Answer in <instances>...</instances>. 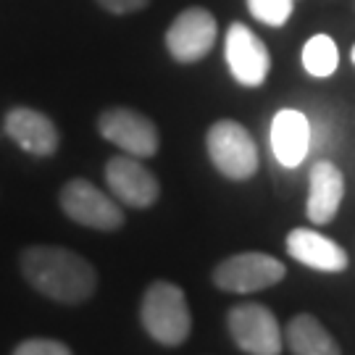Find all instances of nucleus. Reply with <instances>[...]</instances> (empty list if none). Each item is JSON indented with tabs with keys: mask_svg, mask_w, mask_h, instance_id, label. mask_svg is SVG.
<instances>
[{
	"mask_svg": "<svg viewBox=\"0 0 355 355\" xmlns=\"http://www.w3.org/2000/svg\"><path fill=\"white\" fill-rule=\"evenodd\" d=\"M350 58H353V64H355V45H353V53H350Z\"/></svg>",
	"mask_w": 355,
	"mask_h": 355,
	"instance_id": "20",
	"label": "nucleus"
},
{
	"mask_svg": "<svg viewBox=\"0 0 355 355\" xmlns=\"http://www.w3.org/2000/svg\"><path fill=\"white\" fill-rule=\"evenodd\" d=\"M300 61H303V69L311 76L327 79V76L334 74L337 66H340V48H337V42H334L329 35H313V37L303 45Z\"/></svg>",
	"mask_w": 355,
	"mask_h": 355,
	"instance_id": "16",
	"label": "nucleus"
},
{
	"mask_svg": "<svg viewBox=\"0 0 355 355\" xmlns=\"http://www.w3.org/2000/svg\"><path fill=\"white\" fill-rule=\"evenodd\" d=\"M287 345L292 355H343L329 329L311 313H297L287 324Z\"/></svg>",
	"mask_w": 355,
	"mask_h": 355,
	"instance_id": "15",
	"label": "nucleus"
},
{
	"mask_svg": "<svg viewBox=\"0 0 355 355\" xmlns=\"http://www.w3.org/2000/svg\"><path fill=\"white\" fill-rule=\"evenodd\" d=\"M248 11L266 26H284L290 21L295 0H245Z\"/></svg>",
	"mask_w": 355,
	"mask_h": 355,
	"instance_id": "17",
	"label": "nucleus"
},
{
	"mask_svg": "<svg viewBox=\"0 0 355 355\" xmlns=\"http://www.w3.org/2000/svg\"><path fill=\"white\" fill-rule=\"evenodd\" d=\"M13 355H74L71 347L58 340H45V337H35V340H26L21 343Z\"/></svg>",
	"mask_w": 355,
	"mask_h": 355,
	"instance_id": "18",
	"label": "nucleus"
},
{
	"mask_svg": "<svg viewBox=\"0 0 355 355\" xmlns=\"http://www.w3.org/2000/svg\"><path fill=\"white\" fill-rule=\"evenodd\" d=\"M313 129L303 111L297 108H282L271 121V150L274 158L284 168H295L305 161L311 150Z\"/></svg>",
	"mask_w": 355,
	"mask_h": 355,
	"instance_id": "12",
	"label": "nucleus"
},
{
	"mask_svg": "<svg viewBox=\"0 0 355 355\" xmlns=\"http://www.w3.org/2000/svg\"><path fill=\"white\" fill-rule=\"evenodd\" d=\"M140 318L145 331L166 347L182 345L192 331V316L184 290L171 282H153L145 290Z\"/></svg>",
	"mask_w": 355,
	"mask_h": 355,
	"instance_id": "2",
	"label": "nucleus"
},
{
	"mask_svg": "<svg viewBox=\"0 0 355 355\" xmlns=\"http://www.w3.org/2000/svg\"><path fill=\"white\" fill-rule=\"evenodd\" d=\"M345 198V177L331 161H316L308 174V203L305 214L308 218L324 227L337 216Z\"/></svg>",
	"mask_w": 355,
	"mask_h": 355,
	"instance_id": "13",
	"label": "nucleus"
},
{
	"mask_svg": "<svg viewBox=\"0 0 355 355\" xmlns=\"http://www.w3.org/2000/svg\"><path fill=\"white\" fill-rule=\"evenodd\" d=\"M216 35H218V24L214 13L195 6V8H184L166 29V48L179 64H195L214 51Z\"/></svg>",
	"mask_w": 355,
	"mask_h": 355,
	"instance_id": "7",
	"label": "nucleus"
},
{
	"mask_svg": "<svg viewBox=\"0 0 355 355\" xmlns=\"http://www.w3.org/2000/svg\"><path fill=\"white\" fill-rule=\"evenodd\" d=\"M227 327L234 345L248 355H279L282 329L277 316L261 303H245L232 308Z\"/></svg>",
	"mask_w": 355,
	"mask_h": 355,
	"instance_id": "6",
	"label": "nucleus"
},
{
	"mask_svg": "<svg viewBox=\"0 0 355 355\" xmlns=\"http://www.w3.org/2000/svg\"><path fill=\"white\" fill-rule=\"evenodd\" d=\"M21 274L24 279L45 297L55 303L76 305L95 295L98 271L87 258L58 248V245H32L21 253Z\"/></svg>",
	"mask_w": 355,
	"mask_h": 355,
	"instance_id": "1",
	"label": "nucleus"
},
{
	"mask_svg": "<svg viewBox=\"0 0 355 355\" xmlns=\"http://www.w3.org/2000/svg\"><path fill=\"white\" fill-rule=\"evenodd\" d=\"M6 135L11 137L21 150L32 153V155H53L61 145V135L45 114H40L35 108H26V105H19V108H11L6 114Z\"/></svg>",
	"mask_w": 355,
	"mask_h": 355,
	"instance_id": "11",
	"label": "nucleus"
},
{
	"mask_svg": "<svg viewBox=\"0 0 355 355\" xmlns=\"http://www.w3.org/2000/svg\"><path fill=\"white\" fill-rule=\"evenodd\" d=\"M287 253L308 268L324 274H340L347 268V253L316 229H292L287 234Z\"/></svg>",
	"mask_w": 355,
	"mask_h": 355,
	"instance_id": "14",
	"label": "nucleus"
},
{
	"mask_svg": "<svg viewBox=\"0 0 355 355\" xmlns=\"http://www.w3.org/2000/svg\"><path fill=\"white\" fill-rule=\"evenodd\" d=\"M61 208L64 214L89 229L116 232L124 224V211L116 198L98 190L87 179H71L61 187Z\"/></svg>",
	"mask_w": 355,
	"mask_h": 355,
	"instance_id": "5",
	"label": "nucleus"
},
{
	"mask_svg": "<svg viewBox=\"0 0 355 355\" xmlns=\"http://www.w3.org/2000/svg\"><path fill=\"white\" fill-rule=\"evenodd\" d=\"M284 277H287V268L279 258L250 250V253H237L221 261L214 271V284L224 292L248 295V292L268 290L279 284Z\"/></svg>",
	"mask_w": 355,
	"mask_h": 355,
	"instance_id": "4",
	"label": "nucleus"
},
{
	"mask_svg": "<svg viewBox=\"0 0 355 355\" xmlns=\"http://www.w3.org/2000/svg\"><path fill=\"white\" fill-rule=\"evenodd\" d=\"M103 8L108 13H116V16H124V13H135L142 11L150 0H98Z\"/></svg>",
	"mask_w": 355,
	"mask_h": 355,
	"instance_id": "19",
	"label": "nucleus"
},
{
	"mask_svg": "<svg viewBox=\"0 0 355 355\" xmlns=\"http://www.w3.org/2000/svg\"><path fill=\"white\" fill-rule=\"evenodd\" d=\"M105 184L111 187V195L116 200L129 208H150L161 195V184L155 174L140 164V158L127 153L116 155L105 164Z\"/></svg>",
	"mask_w": 355,
	"mask_h": 355,
	"instance_id": "10",
	"label": "nucleus"
},
{
	"mask_svg": "<svg viewBox=\"0 0 355 355\" xmlns=\"http://www.w3.org/2000/svg\"><path fill=\"white\" fill-rule=\"evenodd\" d=\"M205 148L208 158L216 166V171H221L227 179H250L258 171V148L250 132L232 121L221 119L205 135Z\"/></svg>",
	"mask_w": 355,
	"mask_h": 355,
	"instance_id": "3",
	"label": "nucleus"
},
{
	"mask_svg": "<svg viewBox=\"0 0 355 355\" xmlns=\"http://www.w3.org/2000/svg\"><path fill=\"white\" fill-rule=\"evenodd\" d=\"M98 129L116 148L135 155V158H150L158 153V129L150 119L132 108H108L98 119Z\"/></svg>",
	"mask_w": 355,
	"mask_h": 355,
	"instance_id": "8",
	"label": "nucleus"
},
{
	"mask_svg": "<svg viewBox=\"0 0 355 355\" xmlns=\"http://www.w3.org/2000/svg\"><path fill=\"white\" fill-rule=\"evenodd\" d=\"M224 53H227L229 71L242 87H261L266 82L268 71H271V55H268L263 40L258 37L250 26L240 24V21L229 26Z\"/></svg>",
	"mask_w": 355,
	"mask_h": 355,
	"instance_id": "9",
	"label": "nucleus"
}]
</instances>
